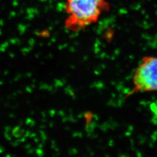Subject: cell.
I'll return each mask as SVG.
<instances>
[{"label": "cell", "mask_w": 157, "mask_h": 157, "mask_svg": "<svg viewBox=\"0 0 157 157\" xmlns=\"http://www.w3.org/2000/svg\"><path fill=\"white\" fill-rule=\"evenodd\" d=\"M133 88L128 95L145 92H157V56L142 58L133 75Z\"/></svg>", "instance_id": "cell-2"}, {"label": "cell", "mask_w": 157, "mask_h": 157, "mask_svg": "<svg viewBox=\"0 0 157 157\" xmlns=\"http://www.w3.org/2000/svg\"><path fill=\"white\" fill-rule=\"evenodd\" d=\"M107 0H65L64 27L72 33H78L97 22L110 10Z\"/></svg>", "instance_id": "cell-1"}]
</instances>
